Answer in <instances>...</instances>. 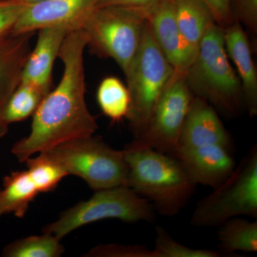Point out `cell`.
<instances>
[{
  "label": "cell",
  "instance_id": "3957f363",
  "mask_svg": "<svg viewBox=\"0 0 257 257\" xmlns=\"http://www.w3.org/2000/svg\"><path fill=\"white\" fill-rule=\"evenodd\" d=\"M185 77L193 94L208 101L214 109L230 116L241 110V82L226 53L224 28L218 24L211 25L204 34Z\"/></svg>",
  "mask_w": 257,
  "mask_h": 257
},
{
  "label": "cell",
  "instance_id": "7402d4cb",
  "mask_svg": "<svg viewBox=\"0 0 257 257\" xmlns=\"http://www.w3.org/2000/svg\"><path fill=\"white\" fill-rule=\"evenodd\" d=\"M25 163L39 194L53 192L62 179L68 176L59 164L43 153H39L36 157H30Z\"/></svg>",
  "mask_w": 257,
  "mask_h": 257
},
{
  "label": "cell",
  "instance_id": "5b68a950",
  "mask_svg": "<svg viewBox=\"0 0 257 257\" xmlns=\"http://www.w3.org/2000/svg\"><path fill=\"white\" fill-rule=\"evenodd\" d=\"M147 18L140 10L99 7L88 15L81 29L91 52L112 59L125 74L138 53Z\"/></svg>",
  "mask_w": 257,
  "mask_h": 257
},
{
  "label": "cell",
  "instance_id": "277c9868",
  "mask_svg": "<svg viewBox=\"0 0 257 257\" xmlns=\"http://www.w3.org/2000/svg\"><path fill=\"white\" fill-rule=\"evenodd\" d=\"M174 73L175 69L157 45L147 20L138 53L124 74L131 99L126 119L134 138L146 130L154 109Z\"/></svg>",
  "mask_w": 257,
  "mask_h": 257
},
{
  "label": "cell",
  "instance_id": "d4e9b609",
  "mask_svg": "<svg viewBox=\"0 0 257 257\" xmlns=\"http://www.w3.org/2000/svg\"><path fill=\"white\" fill-rule=\"evenodd\" d=\"M86 257H155L153 250L146 246L139 244L101 243L94 246L87 253Z\"/></svg>",
  "mask_w": 257,
  "mask_h": 257
},
{
  "label": "cell",
  "instance_id": "5bb4252c",
  "mask_svg": "<svg viewBox=\"0 0 257 257\" xmlns=\"http://www.w3.org/2000/svg\"><path fill=\"white\" fill-rule=\"evenodd\" d=\"M34 33L12 35L0 39V138L8 133L4 119L10 98L21 82L22 72L31 52Z\"/></svg>",
  "mask_w": 257,
  "mask_h": 257
},
{
  "label": "cell",
  "instance_id": "ac0fdd59",
  "mask_svg": "<svg viewBox=\"0 0 257 257\" xmlns=\"http://www.w3.org/2000/svg\"><path fill=\"white\" fill-rule=\"evenodd\" d=\"M38 194L28 171L10 172L3 179V189H0V218L9 214L25 217Z\"/></svg>",
  "mask_w": 257,
  "mask_h": 257
},
{
  "label": "cell",
  "instance_id": "9a60e30c",
  "mask_svg": "<svg viewBox=\"0 0 257 257\" xmlns=\"http://www.w3.org/2000/svg\"><path fill=\"white\" fill-rule=\"evenodd\" d=\"M38 32L36 46L24 65L21 82L31 84L47 95L51 91L54 63L64 39L72 31L65 27H54Z\"/></svg>",
  "mask_w": 257,
  "mask_h": 257
},
{
  "label": "cell",
  "instance_id": "8fae6325",
  "mask_svg": "<svg viewBox=\"0 0 257 257\" xmlns=\"http://www.w3.org/2000/svg\"><path fill=\"white\" fill-rule=\"evenodd\" d=\"M197 185L213 189L224 183L236 168L231 150L219 145L179 149L172 155Z\"/></svg>",
  "mask_w": 257,
  "mask_h": 257
},
{
  "label": "cell",
  "instance_id": "7a4b0ae2",
  "mask_svg": "<svg viewBox=\"0 0 257 257\" xmlns=\"http://www.w3.org/2000/svg\"><path fill=\"white\" fill-rule=\"evenodd\" d=\"M128 167L126 186L151 203L160 215H177L197 188L175 157L152 149L125 146Z\"/></svg>",
  "mask_w": 257,
  "mask_h": 257
},
{
  "label": "cell",
  "instance_id": "52a82bcc",
  "mask_svg": "<svg viewBox=\"0 0 257 257\" xmlns=\"http://www.w3.org/2000/svg\"><path fill=\"white\" fill-rule=\"evenodd\" d=\"M155 219L151 203L127 186H119L95 191L92 197L69 208L58 219L44 226L42 231L61 240L74 230L96 221L118 219L128 223L152 222Z\"/></svg>",
  "mask_w": 257,
  "mask_h": 257
},
{
  "label": "cell",
  "instance_id": "603a6c76",
  "mask_svg": "<svg viewBox=\"0 0 257 257\" xmlns=\"http://www.w3.org/2000/svg\"><path fill=\"white\" fill-rule=\"evenodd\" d=\"M45 96L46 94L31 84L20 82L5 109L6 124L10 126L33 116Z\"/></svg>",
  "mask_w": 257,
  "mask_h": 257
},
{
  "label": "cell",
  "instance_id": "4316f807",
  "mask_svg": "<svg viewBox=\"0 0 257 257\" xmlns=\"http://www.w3.org/2000/svg\"><path fill=\"white\" fill-rule=\"evenodd\" d=\"M231 6L235 20L256 35L257 0H231Z\"/></svg>",
  "mask_w": 257,
  "mask_h": 257
},
{
  "label": "cell",
  "instance_id": "cb8c5ba5",
  "mask_svg": "<svg viewBox=\"0 0 257 257\" xmlns=\"http://www.w3.org/2000/svg\"><path fill=\"white\" fill-rule=\"evenodd\" d=\"M153 252L155 257H219L220 253L206 248L184 246L174 239L163 227L156 226Z\"/></svg>",
  "mask_w": 257,
  "mask_h": 257
},
{
  "label": "cell",
  "instance_id": "2e32d148",
  "mask_svg": "<svg viewBox=\"0 0 257 257\" xmlns=\"http://www.w3.org/2000/svg\"><path fill=\"white\" fill-rule=\"evenodd\" d=\"M224 37L226 53L241 82L243 105L252 117L257 114V72L247 35L235 20L224 28Z\"/></svg>",
  "mask_w": 257,
  "mask_h": 257
},
{
  "label": "cell",
  "instance_id": "44dd1931",
  "mask_svg": "<svg viewBox=\"0 0 257 257\" xmlns=\"http://www.w3.org/2000/svg\"><path fill=\"white\" fill-rule=\"evenodd\" d=\"M61 240L53 234L43 232L15 240L3 248L5 257H60L65 252Z\"/></svg>",
  "mask_w": 257,
  "mask_h": 257
},
{
  "label": "cell",
  "instance_id": "6da1fadb",
  "mask_svg": "<svg viewBox=\"0 0 257 257\" xmlns=\"http://www.w3.org/2000/svg\"><path fill=\"white\" fill-rule=\"evenodd\" d=\"M86 47L87 37L82 29L69 32L64 39L58 55L64 67L60 82L32 116L28 136L12 147V154L20 163L60 144L92 136L98 130L85 101Z\"/></svg>",
  "mask_w": 257,
  "mask_h": 257
},
{
  "label": "cell",
  "instance_id": "e0dca14e",
  "mask_svg": "<svg viewBox=\"0 0 257 257\" xmlns=\"http://www.w3.org/2000/svg\"><path fill=\"white\" fill-rule=\"evenodd\" d=\"M176 22L181 35L196 56L204 34L215 23L210 10L201 0H174Z\"/></svg>",
  "mask_w": 257,
  "mask_h": 257
},
{
  "label": "cell",
  "instance_id": "9c48e42d",
  "mask_svg": "<svg viewBox=\"0 0 257 257\" xmlns=\"http://www.w3.org/2000/svg\"><path fill=\"white\" fill-rule=\"evenodd\" d=\"M194 97L185 73L175 72L154 109L146 130L126 146L152 149L172 156L178 147L181 132Z\"/></svg>",
  "mask_w": 257,
  "mask_h": 257
},
{
  "label": "cell",
  "instance_id": "ffe728a7",
  "mask_svg": "<svg viewBox=\"0 0 257 257\" xmlns=\"http://www.w3.org/2000/svg\"><path fill=\"white\" fill-rule=\"evenodd\" d=\"M96 101L103 114L113 121L126 118L130 111V92L119 78L106 77L99 84L96 91Z\"/></svg>",
  "mask_w": 257,
  "mask_h": 257
},
{
  "label": "cell",
  "instance_id": "484cf974",
  "mask_svg": "<svg viewBox=\"0 0 257 257\" xmlns=\"http://www.w3.org/2000/svg\"><path fill=\"white\" fill-rule=\"evenodd\" d=\"M26 6L18 0H0V39L11 34Z\"/></svg>",
  "mask_w": 257,
  "mask_h": 257
},
{
  "label": "cell",
  "instance_id": "30bf717a",
  "mask_svg": "<svg viewBox=\"0 0 257 257\" xmlns=\"http://www.w3.org/2000/svg\"><path fill=\"white\" fill-rule=\"evenodd\" d=\"M99 0H42L27 5L12 35L35 33L44 28L65 27L71 31L82 28Z\"/></svg>",
  "mask_w": 257,
  "mask_h": 257
},
{
  "label": "cell",
  "instance_id": "f546056e",
  "mask_svg": "<svg viewBox=\"0 0 257 257\" xmlns=\"http://www.w3.org/2000/svg\"><path fill=\"white\" fill-rule=\"evenodd\" d=\"M25 5L33 4V3H38V2L42 1V0H18Z\"/></svg>",
  "mask_w": 257,
  "mask_h": 257
},
{
  "label": "cell",
  "instance_id": "8992f818",
  "mask_svg": "<svg viewBox=\"0 0 257 257\" xmlns=\"http://www.w3.org/2000/svg\"><path fill=\"white\" fill-rule=\"evenodd\" d=\"M67 172L83 179L92 190L126 186L128 167L122 150L99 137L71 140L41 152Z\"/></svg>",
  "mask_w": 257,
  "mask_h": 257
},
{
  "label": "cell",
  "instance_id": "f1b7e54d",
  "mask_svg": "<svg viewBox=\"0 0 257 257\" xmlns=\"http://www.w3.org/2000/svg\"><path fill=\"white\" fill-rule=\"evenodd\" d=\"M163 1L165 0H99L96 8L106 6L119 7L140 10L148 15L153 8Z\"/></svg>",
  "mask_w": 257,
  "mask_h": 257
},
{
  "label": "cell",
  "instance_id": "83f0119b",
  "mask_svg": "<svg viewBox=\"0 0 257 257\" xmlns=\"http://www.w3.org/2000/svg\"><path fill=\"white\" fill-rule=\"evenodd\" d=\"M212 13L216 24L222 28L234 21L231 10V0H201Z\"/></svg>",
  "mask_w": 257,
  "mask_h": 257
},
{
  "label": "cell",
  "instance_id": "ba28073f",
  "mask_svg": "<svg viewBox=\"0 0 257 257\" xmlns=\"http://www.w3.org/2000/svg\"><path fill=\"white\" fill-rule=\"evenodd\" d=\"M257 219V146L251 149L229 178L202 198L191 218L201 228L219 227L231 218Z\"/></svg>",
  "mask_w": 257,
  "mask_h": 257
},
{
  "label": "cell",
  "instance_id": "7c38bea8",
  "mask_svg": "<svg viewBox=\"0 0 257 257\" xmlns=\"http://www.w3.org/2000/svg\"><path fill=\"white\" fill-rule=\"evenodd\" d=\"M147 20L157 45L175 72L185 73L196 55L179 31L174 0H165L157 5L148 13Z\"/></svg>",
  "mask_w": 257,
  "mask_h": 257
},
{
  "label": "cell",
  "instance_id": "4fadbf2b",
  "mask_svg": "<svg viewBox=\"0 0 257 257\" xmlns=\"http://www.w3.org/2000/svg\"><path fill=\"white\" fill-rule=\"evenodd\" d=\"M209 145H219L232 150V139L214 106L194 96L181 132L177 150Z\"/></svg>",
  "mask_w": 257,
  "mask_h": 257
},
{
  "label": "cell",
  "instance_id": "d6986e66",
  "mask_svg": "<svg viewBox=\"0 0 257 257\" xmlns=\"http://www.w3.org/2000/svg\"><path fill=\"white\" fill-rule=\"evenodd\" d=\"M218 239L222 251L255 253L257 251V221L234 217L219 226Z\"/></svg>",
  "mask_w": 257,
  "mask_h": 257
}]
</instances>
